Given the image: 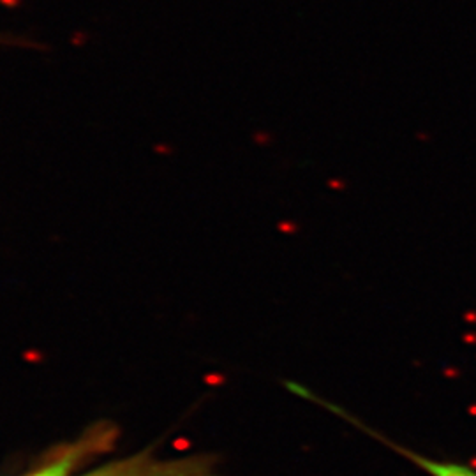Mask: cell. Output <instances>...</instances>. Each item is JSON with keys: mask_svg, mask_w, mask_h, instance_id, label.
<instances>
[{"mask_svg": "<svg viewBox=\"0 0 476 476\" xmlns=\"http://www.w3.org/2000/svg\"><path fill=\"white\" fill-rule=\"evenodd\" d=\"M87 452V446H74L27 476H214L210 464H206L201 457L159 459L150 453H138L108 462L101 468L81 471V457Z\"/></svg>", "mask_w": 476, "mask_h": 476, "instance_id": "1", "label": "cell"}, {"mask_svg": "<svg viewBox=\"0 0 476 476\" xmlns=\"http://www.w3.org/2000/svg\"><path fill=\"white\" fill-rule=\"evenodd\" d=\"M393 448L401 450V453H404L411 462L421 468L423 471H427L430 476H476V471L468 466L462 464H455V462H444V460H434V459H427V457H421L418 453H413L409 450H402L399 446H393Z\"/></svg>", "mask_w": 476, "mask_h": 476, "instance_id": "2", "label": "cell"}]
</instances>
